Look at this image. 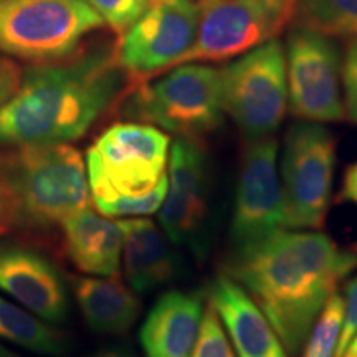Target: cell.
<instances>
[{
	"label": "cell",
	"mask_w": 357,
	"mask_h": 357,
	"mask_svg": "<svg viewBox=\"0 0 357 357\" xmlns=\"http://www.w3.org/2000/svg\"><path fill=\"white\" fill-rule=\"evenodd\" d=\"M123 229V260L129 287L136 293H147L171 283L177 276L176 253L149 218H126Z\"/></svg>",
	"instance_id": "18"
},
{
	"label": "cell",
	"mask_w": 357,
	"mask_h": 357,
	"mask_svg": "<svg viewBox=\"0 0 357 357\" xmlns=\"http://www.w3.org/2000/svg\"><path fill=\"white\" fill-rule=\"evenodd\" d=\"M24 70L10 58L0 56V106H3L19 91Z\"/></svg>",
	"instance_id": "27"
},
{
	"label": "cell",
	"mask_w": 357,
	"mask_h": 357,
	"mask_svg": "<svg viewBox=\"0 0 357 357\" xmlns=\"http://www.w3.org/2000/svg\"><path fill=\"white\" fill-rule=\"evenodd\" d=\"M211 306L229 331L238 357H288L263 311L229 275L213 281Z\"/></svg>",
	"instance_id": "15"
},
{
	"label": "cell",
	"mask_w": 357,
	"mask_h": 357,
	"mask_svg": "<svg viewBox=\"0 0 357 357\" xmlns=\"http://www.w3.org/2000/svg\"><path fill=\"white\" fill-rule=\"evenodd\" d=\"M344 318V298L334 293L312 324L303 357H333Z\"/></svg>",
	"instance_id": "22"
},
{
	"label": "cell",
	"mask_w": 357,
	"mask_h": 357,
	"mask_svg": "<svg viewBox=\"0 0 357 357\" xmlns=\"http://www.w3.org/2000/svg\"><path fill=\"white\" fill-rule=\"evenodd\" d=\"M171 137L144 123H116L86 153L89 195L108 217L151 215L167 192Z\"/></svg>",
	"instance_id": "4"
},
{
	"label": "cell",
	"mask_w": 357,
	"mask_h": 357,
	"mask_svg": "<svg viewBox=\"0 0 357 357\" xmlns=\"http://www.w3.org/2000/svg\"><path fill=\"white\" fill-rule=\"evenodd\" d=\"M190 357H235L217 312L208 305Z\"/></svg>",
	"instance_id": "24"
},
{
	"label": "cell",
	"mask_w": 357,
	"mask_h": 357,
	"mask_svg": "<svg viewBox=\"0 0 357 357\" xmlns=\"http://www.w3.org/2000/svg\"><path fill=\"white\" fill-rule=\"evenodd\" d=\"M0 341L43 356H63L68 351L63 333L3 296H0Z\"/></svg>",
	"instance_id": "20"
},
{
	"label": "cell",
	"mask_w": 357,
	"mask_h": 357,
	"mask_svg": "<svg viewBox=\"0 0 357 357\" xmlns=\"http://www.w3.org/2000/svg\"><path fill=\"white\" fill-rule=\"evenodd\" d=\"M341 79L344 84V111L352 123L357 124V37L349 38L344 60L341 63Z\"/></svg>",
	"instance_id": "25"
},
{
	"label": "cell",
	"mask_w": 357,
	"mask_h": 357,
	"mask_svg": "<svg viewBox=\"0 0 357 357\" xmlns=\"http://www.w3.org/2000/svg\"><path fill=\"white\" fill-rule=\"evenodd\" d=\"M132 86L116 45L98 43L24 71L19 91L0 106V146L60 144L84 136Z\"/></svg>",
	"instance_id": "1"
},
{
	"label": "cell",
	"mask_w": 357,
	"mask_h": 357,
	"mask_svg": "<svg viewBox=\"0 0 357 357\" xmlns=\"http://www.w3.org/2000/svg\"><path fill=\"white\" fill-rule=\"evenodd\" d=\"M341 197L357 205V162L347 167L344 174V182H342Z\"/></svg>",
	"instance_id": "28"
},
{
	"label": "cell",
	"mask_w": 357,
	"mask_h": 357,
	"mask_svg": "<svg viewBox=\"0 0 357 357\" xmlns=\"http://www.w3.org/2000/svg\"><path fill=\"white\" fill-rule=\"evenodd\" d=\"M197 26L199 6L192 0H153L116 43V56L131 83L176 66L194 43Z\"/></svg>",
	"instance_id": "10"
},
{
	"label": "cell",
	"mask_w": 357,
	"mask_h": 357,
	"mask_svg": "<svg viewBox=\"0 0 357 357\" xmlns=\"http://www.w3.org/2000/svg\"><path fill=\"white\" fill-rule=\"evenodd\" d=\"M288 109L307 123L346 118L341 98V56L331 37L294 26L287 40Z\"/></svg>",
	"instance_id": "11"
},
{
	"label": "cell",
	"mask_w": 357,
	"mask_h": 357,
	"mask_svg": "<svg viewBox=\"0 0 357 357\" xmlns=\"http://www.w3.org/2000/svg\"><path fill=\"white\" fill-rule=\"evenodd\" d=\"M278 142L273 136L248 141L236 184L230 238L245 248L270 238L284 229V204L276 169Z\"/></svg>",
	"instance_id": "12"
},
{
	"label": "cell",
	"mask_w": 357,
	"mask_h": 357,
	"mask_svg": "<svg viewBox=\"0 0 357 357\" xmlns=\"http://www.w3.org/2000/svg\"><path fill=\"white\" fill-rule=\"evenodd\" d=\"M6 229H7V227L3 225V222H2V220H0V235H2L3 231H6Z\"/></svg>",
	"instance_id": "32"
},
{
	"label": "cell",
	"mask_w": 357,
	"mask_h": 357,
	"mask_svg": "<svg viewBox=\"0 0 357 357\" xmlns=\"http://www.w3.org/2000/svg\"><path fill=\"white\" fill-rule=\"evenodd\" d=\"M336 141L319 123L293 124L284 136L281 190L284 229H321L333 195Z\"/></svg>",
	"instance_id": "9"
},
{
	"label": "cell",
	"mask_w": 357,
	"mask_h": 357,
	"mask_svg": "<svg viewBox=\"0 0 357 357\" xmlns=\"http://www.w3.org/2000/svg\"><path fill=\"white\" fill-rule=\"evenodd\" d=\"M73 293L84 321L95 333L124 334L141 314L136 291L114 276H77Z\"/></svg>",
	"instance_id": "19"
},
{
	"label": "cell",
	"mask_w": 357,
	"mask_h": 357,
	"mask_svg": "<svg viewBox=\"0 0 357 357\" xmlns=\"http://www.w3.org/2000/svg\"><path fill=\"white\" fill-rule=\"evenodd\" d=\"M172 245L202 255L207 247L208 160L199 141L177 137L169 149L167 192L159 208Z\"/></svg>",
	"instance_id": "13"
},
{
	"label": "cell",
	"mask_w": 357,
	"mask_h": 357,
	"mask_svg": "<svg viewBox=\"0 0 357 357\" xmlns=\"http://www.w3.org/2000/svg\"><path fill=\"white\" fill-rule=\"evenodd\" d=\"M68 260L89 276H116L123 257V229L108 215L83 208L61 223Z\"/></svg>",
	"instance_id": "17"
},
{
	"label": "cell",
	"mask_w": 357,
	"mask_h": 357,
	"mask_svg": "<svg viewBox=\"0 0 357 357\" xmlns=\"http://www.w3.org/2000/svg\"><path fill=\"white\" fill-rule=\"evenodd\" d=\"M102 24L86 0H0V52L32 63L56 61Z\"/></svg>",
	"instance_id": "6"
},
{
	"label": "cell",
	"mask_w": 357,
	"mask_h": 357,
	"mask_svg": "<svg viewBox=\"0 0 357 357\" xmlns=\"http://www.w3.org/2000/svg\"><path fill=\"white\" fill-rule=\"evenodd\" d=\"M86 357H136L131 351L126 349V347H105V349H100L93 354H89Z\"/></svg>",
	"instance_id": "29"
},
{
	"label": "cell",
	"mask_w": 357,
	"mask_h": 357,
	"mask_svg": "<svg viewBox=\"0 0 357 357\" xmlns=\"http://www.w3.org/2000/svg\"><path fill=\"white\" fill-rule=\"evenodd\" d=\"M357 257L319 231L281 230L238 252L229 276L263 311L284 349L300 352Z\"/></svg>",
	"instance_id": "2"
},
{
	"label": "cell",
	"mask_w": 357,
	"mask_h": 357,
	"mask_svg": "<svg viewBox=\"0 0 357 357\" xmlns=\"http://www.w3.org/2000/svg\"><path fill=\"white\" fill-rule=\"evenodd\" d=\"M86 164L77 147L8 146L0 153V220L24 230L61 225L89 207Z\"/></svg>",
	"instance_id": "3"
},
{
	"label": "cell",
	"mask_w": 357,
	"mask_h": 357,
	"mask_svg": "<svg viewBox=\"0 0 357 357\" xmlns=\"http://www.w3.org/2000/svg\"><path fill=\"white\" fill-rule=\"evenodd\" d=\"M223 113L222 70L205 63L172 66L154 82L132 84L123 102L124 118L195 141L215 131Z\"/></svg>",
	"instance_id": "5"
},
{
	"label": "cell",
	"mask_w": 357,
	"mask_h": 357,
	"mask_svg": "<svg viewBox=\"0 0 357 357\" xmlns=\"http://www.w3.org/2000/svg\"><path fill=\"white\" fill-rule=\"evenodd\" d=\"M223 111L247 141L278 131L288 109L287 56L278 40L236 56L222 68Z\"/></svg>",
	"instance_id": "7"
},
{
	"label": "cell",
	"mask_w": 357,
	"mask_h": 357,
	"mask_svg": "<svg viewBox=\"0 0 357 357\" xmlns=\"http://www.w3.org/2000/svg\"><path fill=\"white\" fill-rule=\"evenodd\" d=\"M0 357H24V356L17 354V352H13V351L8 349L7 346L0 344Z\"/></svg>",
	"instance_id": "31"
},
{
	"label": "cell",
	"mask_w": 357,
	"mask_h": 357,
	"mask_svg": "<svg viewBox=\"0 0 357 357\" xmlns=\"http://www.w3.org/2000/svg\"><path fill=\"white\" fill-rule=\"evenodd\" d=\"M357 334V276L351 280L346 287V300H344V318H342L341 333H339L337 346L333 357H342L344 351L349 346Z\"/></svg>",
	"instance_id": "26"
},
{
	"label": "cell",
	"mask_w": 357,
	"mask_h": 357,
	"mask_svg": "<svg viewBox=\"0 0 357 357\" xmlns=\"http://www.w3.org/2000/svg\"><path fill=\"white\" fill-rule=\"evenodd\" d=\"M105 24L121 35L147 10L153 0H86Z\"/></svg>",
	"instance_id": "23"
},
{
	"label": "cell",
	"mask_w": 357,
	"mask_h": 357,
	"mask_svg": "<svg viewBox=\"0 0 357 357\" xmlns=\"http://www.w3.org/2000/svg\"><path fill=\"white\" fill-rule=\"evenodd\" d=\"M0 289L50 324L68 318L65 280L47 257L20 245H0Z\"/></svg>",
	"instance_id": "14"
},
{
	"label": "cell",
	"mask_w": 357,
	"mask_h": 357,
	"mask_svg": "<svg viewBox=\"0 0 357 357\" xmlns=\"http://www.w3.org/2000/svg\"><path fill=\"white\" fill-rule=\"evenodd\" d=\"M199 294L169 291L160 296L141 328L147 357H190L204 319Z\"/></svg>",
	"instance_id": "16"
},
{
	"label": "cell",
	"mask_w": 357,
	"mask_h": 357,
	"mask_svg": "<svg viewBox=\"0 0 357 357\" xmlns=\"http://www.w3.org/2000/svg\"><path fill=\"white\" fill-rule=\"evenodd\" d=\"M296 26L326 37H357V0H298Z\"/></svg>",
	"instance_id": "21"
},
{
	"label": "cell",
	"mask_w": 357,
	"mask_h": 357,
	"mask_svg": "<svg viewBox=\"0 0 357 357\" xmlns=\"http://www.w3.org/2000/svg\"><path fill=\"white\" fill-rule=\"evenodd\" d=\"M342 357H357V334L352 337V341L349 342V346H347V349L344 351Z\"/></svg>",
	"instance_id": "30"
},
{
	"label": "cell",
	"mask_w": 357,
	"mask_h": 357,
	"mask_svg": "<svg viewBox=\"0 0 357 357\" xmlns=\"http://www.w3.org/2000/svg\"><path fill=\"white\" fill-rule=\"evenodd\" d=\"M197 6V35L177 65L218 63L275 40L294 20L298 0H200Z\"/></svg>",
	"instance_id": "8"
}]
</instances>
